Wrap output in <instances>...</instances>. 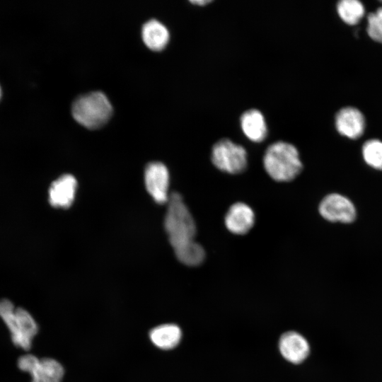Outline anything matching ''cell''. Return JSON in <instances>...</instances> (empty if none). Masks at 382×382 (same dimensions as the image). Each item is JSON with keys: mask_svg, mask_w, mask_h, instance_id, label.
Returning <instances> with one entry per match:
<instances>
[{"mask_svg": "<svg viewBox=\"0 0 382 382\" xmlns=\"http://www.w3.org/2000/svg\"><path fill=\"white\" fill-rule=\"evenodd\" d=\"M164 227L173 250L195 241L196 225L183 197L178 192L170 194Z\"/></svg>", "mask_w": 382, "mask_h": 382, "instance_id": "obj_1", "label": "cell"}, {"mask_svg": "<svg viewBox=\"0 0 382 382\" xmlns=\"http://www.w3.org/2000/svg\"><path fill=\"white\" fill-rule=\"evenodd\" d=\"M263 166L274 180L288 182L301 173L303 164L299 151L293 144L278 141L270 144L265 151Z\"/></svg>", "mask_w": 382, "mask_h": 382, "instance_id": "obj_2", "label": "cell"}, {"mask_svg": "<svg viewBox=\"0 0 382 382\" xmlns=\"http://www.w3.org/2000/svg\"><path fill=\"white\" fill-rule=\"evenodd\" d=\"M74 118L88 129L105 125L112 113V106L102 91H91L78 96L71 105Z\"/></svg>", "mask_w": 382, "mask_h": 382, "instance_id": "obj_3", "label": "cell"}, {"mask_svg": "<svg viewBox=\"0 0 382 382\" xmlns=\"http://www.w3.org/2000/svg\"><path fill=\"white\" fill-rule=\"evenodd\" d=\"M0 317L8 328L14 345L29 349L37 332V325L32 316L22 308H15L9 300L3 299L0 301Z\"/></svg>", "mask_w": 382, "mask_h": 382, "instance_id": "obj_4", "label": "cell"}, {"mask_svg": "<svg viewBox=\"0 0 382 382\" xmlns=\"http://www.w3.org/2000/svg\"><path fill=\"white\" fill-rule=\"evenodd\" d=\"M211 158L219 170L230 174L242 173L248 163L244 147L228 139H222L213 146Z\"/></svg>", "mask_w": 382, "mask_h": 382, "instance_id": "obj_5", "label": "cell"}, {"mask_svg": "<svg viewBox=\"0 0 382 382\" xmlns=\"http://www.w3.org/2000/svg\"><path fill=\"white\" fill-rule=\"evenodd\" d=\"M18 368L30 374L32 382H61L64 369L54 359H38L32 354L21 357L18 361Z\"/></svg>", "mask_w": 382, "mask_h": 382, "instance_id": "obj_6", "label": "cell"}, {"mask_svg": "<svg viewBox=\"0 0 382 382\" xmlns=\"http://www.w3.org/2000/svg\"><path fill=\"white\" fill-rule=\"evenodd\" d=\"M318 210L325 219L331 222L351 223L357 215L354 204L338 193L325 196L320 202Z\"/></svg>", "mask_w": 382, "mask_h": 382, "instance_id": "obj_7", "label": "cell"}, {"mask_svg": "<svg viewBox=\"0 0 382 382\" xmlns=\"http://www.w3.org/2000/svg\"><path fill=\"white\" fill-rule=\"evenodd\" d=\"M144 180L146 190L158 204L167 203L170 195L169 173L167 167L161 162H151L145 168Z\"/></svg>", "mask_w": 382, "mask_h": 382, "instance_id": "obj_8", "label": "cell"}, {"mask_svg": "<svg viewBox=\"0 0 382 382\" xmlns=\"http://www.w3.org/2000/svg\"><path fill=\"white\" fill-rule=\"evenodd\" d=\"M365 118L360 110L353 107L340 109L335 116V127L342 136L352 139L359 138L365 129Z\"/></svg>", "mask_w": 382, "mask_h": 382, "instance_id": "obj_9", "label": "cell"}, {"mask_svg": "<svg viewBox=\"0 0 382 382\" xmlns=\"http://www.w3.org/2000/svg\"><path fill=\"white\" fill-rule=\"evenodd\" d=\"M227 229L236 235L247 233L255 223V214L248 204L237 202L228 209L224 218Z\"/></svg>", "mask_w": 382, "mask_h": 382, "instance_id": "obj_10", "label": "cell"}, {"mask_svg": "<svg viewBox=\"0 0 382 382\" xmlns=\"http://www.w3.org/2000/svg\"><path fill=\"white\" fill-rule=\"evenodd\" d=\"M279 347L283 357L293 364L303 362L310 352V346L306 339L293 331L285 332L281 336Z\"/></svg>", "mask_w": 382, "mask_h": 382, "instance_id": "obj_11", "label": "cell"}, {"mask_svg": "<svg viewBox=\"0 0 382 382\" xmlns=\"http://www.w3.org/2000/svg\"><path fill=\"white\" fill-rule=\"evenodd\" d=\"M76 187V180L72 175L60 176L52 183L49 189L50 204L60 208L70 207L74 199Z\"/></svg>", "mask_w": 382, "mask_h": 382, "instance_id": "obj_12", "label": "cell"}, {"mask_svg": "<svg viewBox=\"0 0 382 382\" xmlns=\"http://www.w3.org/2000/svg\"><path fill=\"white\" fill-rule=\"evenodd\" d=\"M241 127L247 138L254 142H261L267 134V124L262 113L257 109H250L241 117Z\"/></svg>", "mask_w": 382, "mask_h": 382, "instance_id": "obj_13", "label": "cell"}, {"mask_svg": "<svg viewBox=\"0 0 382 382\" xmlns=\"http://www.w3.org/2000/svg\"><path fill=\"white\" fill-rule=\"evenodd\" d=\"M141 37L149 49L160 51L167 45L170 33L161 22L156 19H151L144 23L141 28Z\"/></svg>", "mask_w": 382, "mask_h": 382, "instance_id": "obj_14", "label": "cell"}, {"mask_svg": "<svg viewBox=\"0 0 382 382\" xmlns=\"http://www.w3.org/2000/svg\"><path fill=\"white\" fill-rule=\"evenodd\" d=\"M182 332L175 324H163L155 327L149 333L151 342L158 348L168 350L175 347L180 342Z\"/></svg>", "mask_w": 382, "mask_h": 382, "instance_id": "obj_15", "label": "cell"}, {"mask_svg": "<svg viewBox=\"0 0 382 382\" xmlns=\"http://www.w3.org/2000/svg\"><path fill=\"white\" fill-rule=\"evenodd\" d=\"M178 260L187 266L199 265L205 258V251L195 241L174 250Z\"/></svg>", "mask_w": 382, "mask_h": 382, "instance_id": "obj_16", "label": "cell"}, {"mask_svg": "<svg viewBox=\"0 0 382 382\" xmlns=\"http://www.w3.org/2000/svg\"><path fill=\"white\" fill-rule=\"evenodd\" d=\"M337 10L340 18L349 25H355L364 15V5L357 0H342L337 3Z\"/></svg>", "mask_w": 382, "mask_h": 382, "instance_id": "obj_17", "label": "cell"}, {"mask_svg": "<svg viewBox=\"0 0 382 382\" xmlns=\"http://www.w3.org/2000/svg\"><path fill=\"white\" fill-rule=\"evenodd\" d=\"M364 161L371 168L382 170V141L378 139L366 141L362 146Z\"/></svg>", "mask_w": 382, "mask_h": 382, "instance_id": "obj_18", "label": "cell"}, {"mask_svg": "<svg viewBox=\"0 0 382 382\" xmlns=\"http://www.w3.org/2000/svg\"><path fill=\"white\" fill-rule=\"evenodd\" d=\"M367 33L376 42L382 44V7L367 16Z\"/></svg>", "mask_w": 382, "mask_h": 382, "instance_id": "obj_19", "label": "cell"}, {"mask_svg": "<svg viewBox=\"0 0 382 382\" xmlns=\"http://www.w3.org/2000/svg\"><path fill=\"white\" fill-rule=\"evenodd\" d=\"M211 0H195L191 1L190 2L195 4H197L198 6H203L204 4H207L208 3H210Z\"/></svg>", "mask_w": 382, "mask_h": 382, "instance_id": "obj_20", "label": "cell"}, {"mask_svg": "<svg viewBox=\"0 0 382 382\" xmlns=\"http://www.w3.org/2000/svg\"><path fill=\"white\" fill-rule=\"evenodd\" d=\"M0 96H1V88H0Z\"/></svg>", "mask_w": 382, "mask_h": 382, "instance_id": "obj_21", "label": "cell"}]
</instances>
